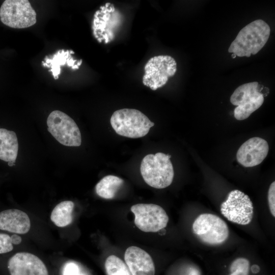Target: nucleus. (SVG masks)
Listing matches in <instances>:
<instances>
[{
  "instance_id": "1",
  "label": "nucleus",
  "mask_w": 275,
  "mask_h": 275,
  "mask_svg": "<svg viewBox=\"0 0 275 275\" xmlns=\"http://www.w3.org/2000/svg\"><path fill=\"white\" fill-rule=\"evenodd\" d=\"M270 33L269 25L262 19L256 20L243 28L231 43L228 52L239 57L257 54L267 42Z\"/></svg>"
},
{
  "instance_id": "2",
  "label": "nucleus",
  "mask_w": 275,
  "mask_h": 275,
  "mask_svg": "<svg viewBox=\"0 0 275 275\" xmlns=\"http://www.w3.org/2000/svg\"><path fill=\"white\" fill-rule=\"evenodd\" d=\"M171 156L158 152L149 154L142 159L140 171L145 182L157 189L164 188L173 181L174 172L170 160Z\"/></svg>"
},
{
  "instance_id": "3",
  "label": "nucleus",
  "mask_w": 275,
  "mask_h": 275,
  "mask_svg": "<svg viewBox=\"0 0 275 275\" xmlns=\"http://www.w3.org/2000/svg\"><path fill=\"white\" fill-rule=\"evenodd\" d=\"M110 123L118 134L132 139L145 136L154 125V123L141 111L126 108L114 112Z\"/></svg>"
},
{
  "instance_id": "4",
  "label": "nucleus",
  "mask_w": 275,
  "mask_h": 275,
  "mask_svg": "<svg viewBox=\"0 0 275 275\" xmlns=\"http://www.w3.org/2000/svg\"><path fill=\"white\" fill-rule=\"evenodd\" d=\"M47 130L61 144L78 147L81 143V133L75 121L60 111L50 113L47 119Z\"/></svg>"
},
{
  "instance_id": "5",
  "label": "nucleus",
  "mask_w": 275,
  "mask_h": 275,
  "mask_svg": "<svg viewBox=\"0 0 275 275\" xmlns=\"http://www.w3.org/2000/svg\"><path fill=\"white\" fill-rule=\"evenodd\" d=\"M0 19L9 27L24 29L36 23V13L28 0H6L0 8Z\"/></svg>"
},
{
  "instance_id": "6",
  "label": "nucleus",
  "mask_w": 275,
  "mask_h": 275,
  "mask_svg": "<svg viewBox=\"0 0 275 275\" xmlns=\"http://www.w3.org/2000/svg\"><path fill=\"white\" fill-rule=\"evenodd\" d=\"M193 230L202 241L210 245L224 243L229 234L226 222L219 216L211 213L199 215L193 223Z\"/></svg>"
},
{
  "instance_id": "7",
  "label": "nucleus",
  "mask_w": 275,
  "mask_h": 275,
  "mask_svg": "<svg viewBox=\"0 0 275 275\" xmlns=\"http://www.w3.org/2000/svg\"><path fill=\"white\" fill-rule=\"evenodd\" d=\"M264 100L263 95L258 90V82L240 86L230 97L231 103L237 106L234 111L235 118L238 120L247 119L262 105Z\"/></svg>"
},
{
  "instance_id": "8",
  "label": "nucleus",
  "mask_w": 275,
  "mask_h": 275,
  "mask_svg": "<svg viewBox=\"0 0 275 275\" xmlns=\"http://www.w3.org/2000/svg\"><path fill=\"white\" fill-rule=\"evenodd\" d=\"M221 213L228 221L241 225L250 224L253 217L254 207L249 197L242 191H231L221 205Z\"/></svg>"
},
{
  "instance_id": "9",
  "label": "nucleus",
  "mask_w": 275,
  "mask_h": 275,
  "mask_svg": "<svg viewBox=\"0 0 275 275\" xmlns=\"http://www.w3.org/2000/svg\"><path fill=\"white\" fill-rule=\"evenodd\" d=\"M130 210L134 214V224L141 231L156 232L165 228L169 221L166 211L154 204H137Z\"/></svg>"
},
{
  "instance_id": "10",
  "label": "nucleus",
  "mask_w": 275,
  "mask_h": 275,
  "mask_svg": "<svg viewBox=\"0 0 275 275\" xmlns=\"http://www.w3.org/2000/svg\"><path fill=\"white\" fill-rule=\"evenodd\" d=\"M269 145L260 137L252 138L239 147L236 153L238 162L244 167H253L260 164L266 158Z\"/></svg>"
},
{
  "instance_id": "11",
  "label": "nucleus",
  "mask_w": 275,
  "mask_h": 275,
  "mask_svg": "<svg viewBox=\"0 0 275 275\" xmlns=\"http://www.w3.org/2000/svg\"><path fill=\"white\" fill-rule=\"evenodd\" d=\"M8 267L11 275H48L42 261L29 253L15 254L9 259Z\"/></svg>"
},
{
  "instance_id": "12",
  "label": "nucleus",
  "mask_w": 275,
  "mask_h": 275,
  "mask_svg": "<svg viewBox=\"0 0 275 275\" xmlns=\"http://www.w3.org/2000/svg\"><path fill=\"white\" fill-rule=\"evenodd\" d=\"M124 259L131 275H154L155 266L151 257L143 249L135 246L128 248Z\"/></svg>"
},
{
  "instance_id": "13",
  "label": "nucleus",
  "mask_w": 275,
  "mask_h": 275,
  "mask_svg": "<svg viewBox=\"0 0 275 275\" xmlns=\"http://www.w3.org/2000/svg\"><path fill=\"white\" fill-rule=\"evenodd\" d=\"M31 227L30 219L24 212L11 209L0 212V230L17 234H25Z\"/></svg>"
},
{
  "instance_id": "14",
  "label": "nucleus",
  "mask_w": 275,
  "mask_h": 275,
  "mask_svg": "<svg viewBox=\"0 0 275 275\" xmlns=\"http://www.w3.org/2000/svg\"><path fill=\"white\" fill-rule=\"evenodd\" d=\"M18 150V143L15 132L0 128V159L8 162L9 166H13Z\"/></svg>"
},
{
  "instance_id": "15",
  "label": "nucleus",
  "mask_w": 275,
  "mask_h": 275,
  "mask_svg": "<svg viewBox=\"0 0 275 275\" xmlns=\"http://www.w3.org/2000/svg\"><path fill=\"white\" fill-rule=\"evenodd\" d=\"M45 62H42V65L44 67L50 68L49 71L52 72L53 78L57 79L59 78V75L61 73V66L67 64L69 67H73L76 60H73L70 54L69 50L65 51L64 49L58 50L52 57V59L47 57Z\"/></svg>"
},
{
  "instance_id": "16",
  "label": "nucleus",
  "mask_w": 275,
  "mask_h": 275,
  "mask_svg": "<svg viewBox=\"0 0 275 275\" xmlns=\"http://www.w3.org/2000/svg\"><path fill=\"white\" fill-rule=\"evenodd\" d=\"M123 180L114 176L107 175L101 179L96 185V194L100 197L111 199L116 194L123 183Z\"/></svg>"
},
{
  "instance_id": "17",
  "label": "nucleus",
  "mask_w": 275,
  "mask_h": 275,
  "mask_svg": "<svg viewBox=\"0 0 275 275\" xmlns=\"http://www.w3.org/2000/svg\"><path fill=\"white\" fill-rule=\"evenodd\" d=\"M74 206L73 202L71 201H65L59 203L51 212V221L59 227L70 225L72 221V213Z\"/></svg>"
},
{
  "instance_id": "18",
  "label": "nucleus",
  "mask_w": 275,
  "mask_h": 275,
  "mask_svg": "<svg viewBox=\"0 0 275 275\" xmlns=\"http://www.w3.org/2000/svg\"><path fill=\"white\" fill-rule=\"evenodd\" d=\"M105 268L107 275H131L125 263L115 255L106 258Z\"/></svg>"
},
{
  "instance_id": "19",
  "label": "nucleus",
  "mask_w": 275,
  "mask_h": 275,
  "mask_svg": "<svg viewBox=\"0 0 275 275\" xmlns=\"http://www.w3.org/2000/svg\"><path fill=\"white\" fill-rule=\"evenodd\" d=\"M249 261L244 258H238L231 263L230 275H248L249 271Z\"/></svg>"
},
{
  "instance_id": "20",
  "label": "nucleus",
  "mask_w": 275,
  "mask_h": 275,
  "mask_svg": "<svg viewBox=\"0 0 275 275\" xmlns=\"http://www.w3.org/2000/svg\"><path fill=\"white\" fill-rule=\"evenodd\" d=\"M13 249L11 236L7 234L0 233V254L11 252Z\"/></svg>"
},
{
  "instance_id": "21",
  "label": "nucleus",
  "mask_w": 275,
  "mask_h": 275,
  "mask_svg": "<svg viewBox=\"0 0 275 275\" xmlns=\"http://www.w3.org/2000/svg\"><path fill=\"white\" fill-rule=\"evenodd\" d=\"M268 202L271 214L275 216V182H272L268 191Z\"/></svg>"
},
{
  "instance_id": "22",
  "label": "nucleus",
  "mask_w": 275,
  "mask_h": 275,
  "mask_svg": "<svg viewBox=\"0 0 275 275\" xmlns=\"http://www.w3.org/2000/svg\"><path fill=\"white\" fill-rule=\"evenodd\" d=\"M63 275H85L80 272L78 266L74 262L67 263L63 269Z\"/></svg>"
},
{
  "instance_id": "23",
  "label": "nucleus",
  "mask_w": 275,
  "mask_h": 275,
  "mask_svg": "<svg viewBox=\"0 0 275 275\" xmlns=\"http://www.w3.org/2000/svg\"><path fill=\"white\" fill-rule=\"evenodd\" d=\"M11 237V240L13 244H19L21 241V238L20 236L17 235H13Z\"/></svg>"
},
{
  "instance_id": "24",
  "label": "nucleus",
  "mask_w": 275,
  "mask_h": 275,
  "mask_svg": "<svg viewBox=\"0 0 275 275\" xmlns=\"http://www.w3.org/2000/svg\"><path fill=\"white\" fill-rule=\"evenodd\" d=\"M251 270L254 273H258L260 271V267L258 265L254 264L251 267Z\"/></svg>"
},
{
  "instance_id": "25",
  "label": "nucleus",
  "mask_w": 275,
  "mask_h": 275,
  "mask_svg": "<svg viewBox=\"0 0 275 275\" xmlns=\"http://www.w3.org/2000/svg\"><path fill=\"white\" fill-rule=\"evenodd\" d=\"M72 69L75 70V69H78L79 66H78L76 64L74 65L73 67H71Z\"/></svg>"
},
{
  "instance_id": "26",
  "label": "nucleus",
  "mask_w": 275,
  "mask_h": 275,
  "mask_svg": "<svg viewBox=\"0 0 275 275\" xmlns=\"http://www.w3.org/2000/svg\"><path fill=\"white\" fill-rule=\"evenodd\" d=\"M153 58H151L147 62V63H153Z\"/></svg>"
},
{
  "instance_id": "27",
  "label": "nucleus",
  "mask_w": 275,
  "mask_h": 275,
  "mask_svg": "<svg viewBox=\"0 0 275 275\" xmlns=\"http://www.w3.org/2000/svg\"><path fill=\"white\" fill-rule=\"evenodd\" d=\"M82 62V60L81 59L79 62H77V63L76 64V65H77L78 66H80V65H81Z\"/></svg>"
},
{
  "instance_id": "28",
  "label": "nucleus",
  "mask_w": 275,
  "mask_h": 275,
  "mask_svg": "<svg viewBox=\"0 0 275 275\" xmlns=\"http://www.w3.org/2000/svg\"><path fill=\"white\" fill-rule=\"evenodd\" d=\"M97 41L99 42V43H101L102 42V41L103 40L102 38H101V37H99L98 39H97Z\"/></svg>"
},
{
  "instance_id": "29",
  "label": "nucleus",
  "mask_w": 275,
  "mask_h": 275,
  "mask_svg": "<svg viewBox=\"0 0 275 275\" xmlns=\"http://www.w3.org/2000/svg\"><path fill=\"white\" fill-rule=\"evenodd\" d=\"M111 4L110 3H106L105 4V7L106 8H108V7H109V5H111Z\"/></svg>"
},
{
  "instance_id": "30",
  "label": "nucleus",
  "mask_w": 275,
  "mask_h": 275,
  "mask_svg": "<svg viewBox=\"0 0 275 275\" xmlns=\"http://www.w3.org/2000/svg\"><path fill=\"white\" fill-rule=\"evenodd\" d=\"M111 7H112V12L113 13V12H114L115 11V7H114V6L113 5H112V6H111Z\"/></svg>"
},
{
  "instance_id": "31",
  "label": "nucleus",
  "mask_w": 275,
  "mask_h": 275,
  "mask_svg": "<svg viewBox=\"0 0 275 275\" xmlns=\"http://www.w3.org/2000/svg\"><path fill=\"white\" fill-rule=\"evenodd\" d=\"M105 8V6H100V8L101 9V10H103V11L104 10Z\"/></svg>"
},
{
  "instance_id": "32",
  "label": "nucleus",
  "mask_w": 275,
  "mask_h": 275,
  "mask_svg": "<svg viewBox=\"0 0 275 275\" xmlns=\"http://www.w3.org/2000/svg\"><path fill=\"white\" fill-rule=\"evenodd\" d=\"M236 57V54H235V53H233V54H232V58L234 59V58H235Z\"/></svg>"
},
{
  "instance_id": "33",
  "label": "nucleus",
  "mask_w": 275,
  "mask_h": 275,
  "mask_svg": "<svg viewBox=\"0 0 275 275\" xmlns=\"http://www.w3.org/2000/svg\"><path fill=\"white\" fill-rule=\"evenodd\" d=\"M70 54H74V52L73 50H69Z\"/></svg>"
},
{
  "instance_id": "34",
  "label": "nucleus",
  "mask_w": 275,
  "mask_h": 275,
  "mask_svg": "<svg viewBox=\"0 0 275 275\" xmlns=\"http://www.w3.org/2000/svg\"><path fill=\"white\" fill-rule=\"evenodd\" d=\"M156 66V64L155 63H152L151 66V67H155Z\"/></svg>"
},
{
  "instance_id": "35",
  "label": "nucleus",
  "mask_w": 275,
  "mask_h": 275,
  "mask_svg": "<svg viewBox=\"0 0 275 275\" xmlns=\"http://www.w3.org/2000/svg\"><path fill=\"white\" fill-rule=\"evenodd\" d=\"M143 83L145 86H146V85H147V82L146 81L143 80Z\"/></svg>"
},
{
  "instance_id": "36",
  "label": "nucleus",
  "mask_w": 275,
  "mask_h": 275,
  "mask_svg": "<svg viewBox=\"0 0 275 275\" xmlns=\"http://www.w3.org/2000/svg\"><path fill=\"white\" fill-rule=\"evenodd\" d=\"M109 10V12L111 13L112 12V8L111 6L110 7Z\"/></svg>"
},
{
  "instance_id": "37",
  "label": "nucleus",
  "mask_w": 275,
  "mask_h": 275,
  "mask_svg": "<svg viewBox=\"0 0 275 275\" xmlns=\"http://www.w3.org/2000/svg\"><path fill=\"white\" fill-rule=\"evenodd\" d=\"M107 15H108V17L109 18L111 17V14L109 13H108Z\"/></svg>"
}]
</instances>
